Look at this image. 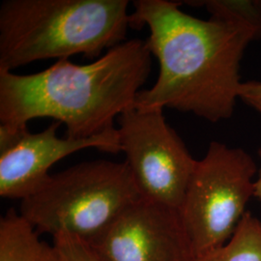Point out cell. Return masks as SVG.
<instances>
[{
  "mask_svg": "<svg viewBox=\"0 0 261 261\" xmlns=\"http://www.w3.org/2000/svg\"><path fill=\"white\" fill-rule=\"evenodd\" d=\"M239 98L261 114V82L249 81L241 84Z\"/></svg>",
  "mask_w": 261,
  "mask_h": 261,
  "instance_id": "cell-13",
  "label": "cell"
},
{
  "mask_svg": "<svg viewBox=\"0 0 261 261\" xmlns=\"http://www.w3.org/2000/svg\"><path fill=\"white\" fill-rule=\"evenodd\" d=\"M151 69L146 41L134 39L86 65L61 59L29 75L0 71V122L24 127L50 117L65 125L66 138H93L114 128L115 117L135 106Z\"/></svg>",
  "mask_w": 261,
  "mask_h": 261,
  "instance_id": "cell-2",
  "label": "cell"
},
{
  "mask_svg": "<svg viewBox=\"0 0 261 261\" xmlns=\"http://www.w3.org/2000/svg\"><path fill=\"white\" fill-rule=\"evenodd\" d=\"M141 198L125 162L98 160L49 175L21 200L19 214L39 233L69 234L88 242Z\"/></svg>",
  "mask_w": 261,
  "mask_h": 261,
  "instance_id": "cell-4",
  "label": "cell"
},
{
  "mask_svg": "<svg viewBox=\"0 0 261 261\" xmlns=\"http://www.w3.org/2000/svg\"><path fill=\"white\" fill-rule=\"evenodd\" d=\"M28 126L16 127L6 124L0 125V157L15 149L28 135Z\"/></svg>",
  "mask_w": 261,
  "mask_h": 261,
  "instance_id": "cell-12",
  "label": "cell"
},
{
  "mask_svg": "<svg viewBox=\"0 0 261 261\" xmlns=\"http://www.w3.org/2000/svg\"><path fill=\"white\" fill-rule=\"evenodd\" d=\"M60 122L51 123L46 130L28 133L15 149L0 157V196L23 200L36 193L49 177L48 169L58 161L85 148L103 152H121L117 128H112L90 139H60Z\"/></svg>",
  "mask_w": 261,
  "mask_h": 261,
  "instance_id": "cell-8",
  "label": "cell"
},
{
  "mask_svg": "<svg viewBox=\"0 0 261 261\" xmlns=\"http://www.w3.org/2000/svg\"><path fill=\"white\" fill-rule=\"evenodd\" d=\"M256 172L250 154L218 141L196 162L179 210L195 256L231 238L254 196Z\"/></svg>",
  "mask_w": 261,
  "mask_h": 261,
  "instance_id": "cell-5",
  "label": "cell"
},
{
  "mask_svg": "<svg viewBox=\"0 0 261 261\" xmlns=\"http://www.w3.org/2000/svg\"><path fill=\"white\" fill-rule=\"evenodd\" d=\"M0 261H61L55 245L38 237L37 230L15 209L0 221Z\"/></svg>",
  "mask_w": 261,
  "mask_h": 261,
  "instance_id": "cell-9",
  "label": "cell"
},
{
  "mask_svg": "<svg viewBox=\"0 0 261 261\" xmlns=\"http://www.w3.org/2000/svg\"><path fill=\"white\" fill-rule=\"evenodd\" d=\"M127 0H4L0 6V71L37 60L94 59L126 41Z\"/></svg>",
  "mask_w": 261,
  "mask_h": 261,
  "instance_id": "cell-3",
  "label": "cell"
},
{
  "mask_svg": "<svg viewBox=\"0 0 261 261\" xmlns=\"http://www.w3.org/2000/svg\"><path fill=\"white\" fill-rule=\"evenodd\" d=\"M87 244L103 261H193L176 209L141 198Z\"/></svg>",
  "mask_w": 261,
  "mask_h": 261,
  "instance_id": "cell-7",
  "label": "cell"
},
{
  "mask_svg": "<svg viewBox=\"0 0 261 261\" xmlns=\"http://www.w3.org/2000/svg\"><path fill=\"white\" fill-rule=\"evenodd\" d=\"M163 109L133 106L117 117L125 163L145 200L180 210L197 160Z\"/></svg>",
  "mask_w": 261,
  "mask_h": 261,
  "instance_id": "cell-6",
  "label": "cell"
},
{
  "mask_svg": "<svg viewBox=\"0 0 261 261\" xmlns=\"http://www.w3.org/2000/svg\"><path fill=\"white\" fill-rule=\"evenodd\" d=\"M54 245L61 261H103L87 242L69 234L54 237Z\"/></svg>",
  "mask_w": 261,
  "mask_h": 261,
  "instance_id": "cell-11",
  "label": "cell"
},
{
  "mask_svg": "<svg viewBox=\"0 0 261 261\" xmlns=\"http://www.w3.org/2000/svg\"><path fill=\"white\" fill-rule=\"evenodd\" d=\"M258 156L261 159V148L258 150ZM254 197H256L259 200V202H261V168L258 171L257 178L255 179L254 182Z\"/></svg>",
  "mask_w": 261,
  "mask_h": 261,
  "instance_id": "cell-14",
  "label": "cell"
},
{
  "mask_svg": "<svg viewBox=\"0 0 261 261\" xmlns=\"http://www.w3.org/2000/svg\"><path fill=\"white\" fill-rule=\"evenodd\" d=\"M130 28L148 27L146 40L160 67L149 89L140 90L135 106L194 113L208 121L231 117L239 98L240 62L261 27L236 17L201 19L167 0L134 1Z\"/></svg>",
  "mask_w": 261,
  "mask_h": 261,
  "instance_id": "cell-1",
  "label": "cell"
},
{
  "mask_svg": "<svg viewBox=\"0 0 261 261\" xmlns=\"http://www.w3.org/2000/svg\"><path fill=\"white\" fill-rule=\"evenodd\" d=\"M193 261H261L260 220L247 212L227 242Z\"/></svg>",
  "mask_w": 261,
  "mask_h": 261,
  "instance_id": "cell-10",
  "label": "cell"
}]
</instances>
